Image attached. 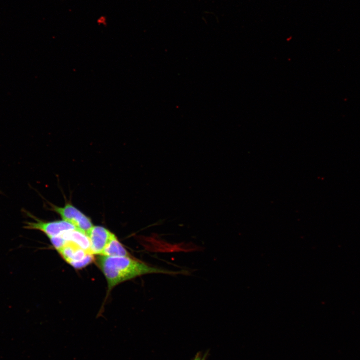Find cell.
Returning <instances> with one entry per match:
<instances>
[{"label": "cell", "mask_w": 360, "mask_h": 360, "mask_svg": "<svg viewBox=\"0 0 360 360\" xmlns=\"http://www.w3.org/2000/svg\"><path fill=\"white\" fill-rule=\"evenodd\" d=\"M97 263L106 277L110 290L124 282L144 274H177L176 272L151 267L130 257L98 256Z\"/></svg>", "instance_id": "1"}, {"label": "cell", "mask_w": 360, "mask_h": 360, "mask_svg": "<svg viewBox=\"0 0 360 360\" xmlns=\"http://www.w3.org/2000/svg\"><path fill=\"white\" fill-rule=\"evenodd\" d=\"M58 252L69 264L76 269L86 267L94 260L93 254L88 253L70 241H66Z\"/></svg>", "instance_id": "2"}, {"label": "cell", "mask_w": 360, "mask_h": 360, "mask_svg": "<svg viewBox=\"0 0 360 360\" xmlns=\"http://www.w3.org/2000/svg\"><path fill=\"white\" fill-rule=\"evenodd\" d=\"M52 208L64 220L72 224L77 230L87 235L94 226L88 217L70 204H68L64 207L52 206Z\"/></svg>", "instance_id": "3"}, {"label": "cell", "mask_w": 360, "mask_h": 360, "mask_svg": "<svg viewBox=\"0 0 360 360\" xmlns=\"http://www.w3.org/2000/svg\"><path fill=\"white\" fill-rule=\"evenodd\" d=\"M24 212L34 220V222H25L24 228L40 230L46 234L48 238L56 236L64 232L76 229L74 225L64 220L46 222L37 218L24 210Z\"/></svg>", "instance_id": "4"}, {"label": "cell", "mask_w": 360, "mask_h": 360, "mask_svg": "<svg viewBox=\"0 0 360 360\" xmlns=\"http://www.w3.org/2000/svg\"><path fill=\"white\" fill-rule=\"evenodd\" d=\"M93 254L100 256L108 243L116 236L106 228L94 226L88 234Z\"/></svg>", "instance_id": "5"}, {"label": "cell", "mask_w": 360, "mask_h": 360, "mask_svg": "<svg viewBox=\"0 0 360 360\" xmlns=\"http://www.w3.org/2000/svg\"><path fill=\"white\" fill-rule=\"evenodd\" d=\"M60 235L66 242H72L84 250L92 254L90 240L88 236L84 232L76 229L64 232Z\"/></svg>", "instance_id": "6"}, {"label": "cell", "mask_w": 360, "mask_h": 360, "mask_svg": "<svg viewBox=\"0 0 360 360\" xmlns=\"http://www.w3.org/2000/svg\"><path fill=\"white\" fill-rule=\"evenodd\" d=\"M100 256L132 258L116 236L108 243Z\"/></svg>", "instance_id": "7"}, {"label": "cell", "mask_w": 360, "mask_h": 360, "mask_svg": "<svg viewBox=\"0 0 360 360\" xmlns=\"http://www.w3.org/2000/svg\"><path fill=\"white\" fill-rule=\"evenodd\" d=\"M208 354V352H206L205 354H202V352H198L196 354L192 360H206Z\"/></svg>", "instance_id": "8"}]
</instances>
